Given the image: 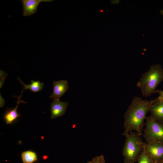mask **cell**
I'll return each mask as SVG.
<instances>
[{"label":"cell","mask_w":163,"mask_h":163,"mask_svg":"<svg viewBox=\"0 0 163 163\" xmlns=\"http://www.w3.org/2000/svg\"><path fill=\"white\" fill-rule=\"evenodd\" d=\"M144 149L154 163H160L163 161V143H145Z\"/></svg>","instance_id":"5b68a950"},{"label":"cell","mask_w":163,"mask_h":163,"mask_svg":"<svg viewBox=\"0 0 163 163\" xmlns=\"http://www.w3.org/2000/svg\"><path fill=\"white\" fill-rule=\"evenodd\" d=\"M137 161L138 163H154L144 149L139 155Z\"/></svg>","instance_id":"4fadbf2b"},{"label":"cell","mask_w":163,"mask_h":163,"mask_svg":"<svg viewBox=\"0 0 163 163\" xmlns=\"http://www.w3.org/2000/svg\"><path fill=\"white\" fill-rule=\"evenodd\" d=\"M86 163H105V160L104 156L101 155L93 158L91 160Z\"/></svg>","instance_id":"5bb4252c"},{"label":"cell","mask_w":163,"mask_h":163,"mask_svg":"<svg viewBox=\"0 0 163 163\" xmlns=\"http://www.w3.org/2000/svg\"><path fill=\"white\" fill-rule=\"evenodd\" d=\"M53 85V91L50 97L54 100H59L69 89L68 82L66 80L54 81Z\"/></svg>","instance_id":"52a82bcc"},{"label":"cell","mask_w":163,"mask_h":163,"mask_svg":"<svg viewBox=\"0 0 163 163\" xmlns=\"http://www.w3.org/2000/svg\"><path fill=\"white\" fill-rule=\"evenodd\" d=\"M0 88L3 86L4 83V79H5L7 74L5 73L4 71L0 70Z\"/></svg>","instance_id":"2e32d148"},{"label":"cell","mask_w":163,"mask_h":163,"mask_svg":"<svg viewBox=\"0 0 163 163\" xmlns=\"http://www.w3.org/2000/svg\"><path fill=\"white\" fill-rule=\"evenodd\" d=\"M18 79L23 86V90L29 89L32 92H37L41 90L43 88L44 84L40 82L39 81H35L31 80V84L29 85H27L24 83L20 80L19 77Z\"/></svg>","instance_id":"8fae6325"},{"label":"cell","mask_w":163,"mask_h":163,"mask_svg":"<svg viewBox=\"0 0 163 163\" xmlns=\"http://www.w3.org/2000/svg\"><path fill=\"white\" fill-rule=\"evenodd\" d=\"M155 92L158 93L159 96L155 100H152L153 101L152 104L163 102V90L157 89Z\"/></svg>","instance_id":"9a60e30c"},{"label":"cell","mask_w":163,"mask_h":163,"mask_svg":"<svg viewBox=\"0 0 163 163\" xmlns=\"http://www.w3.org/2000/svg\"><path fill=\"white\" fill-rule=\"evenodd\" d=\"M143 136L146 143H163V122L156 120L150 116L146 117Z\"/></svg>","instance_id":"277c9868"},{"label":"cell","mask_w":163,"mask_h":163,"mask_svg":"<svg viewBox=\"0 0 163 163\" xmlns=\"http://www.w3.org/2000/svg\"><path fill=\"white\" fill-rule=\"evenodd\" d=\"M152 100H143L135 97L131 102L124 116V131L123 135L127 136L129 133L135 131L139 136L143 134L142 131L145 125L144 120L149 108L152 104Z\"/></svg>","instance_id":"6da1fadb"},{"label":"cell","mask_w":163,"mask_h":163,"mask_svg":"<svg viewBox=\"0 0 163 163\" xmlns=\"http://www.w3.org/2000/svg\"></svg>","instance_id":"d6986e66"},{"label":"cell","mask_w":163,"mask_h":163,"mask_svg":"<svg viewBox=\"0 0 163 163\" xmlns=\"http://www.w3.org/2000/svg\"><path fill=\"white\" fill-rule=\"evenodd\" d=\"M126 137L122 151L124 162L134 163L144 150L145 143L136 132H130Z\"/></svg>","instance_id":"3957f363"},{"label":"cell","mask_w":163,"mask_h":163,"mask_svg":"<svg viewBox=\"0 0 163 163\" xmlns=\"http://www.w3.org/2000/svg\"><path fill=\"white\" fill-rule=\"evenodd\" d=\"M163 81V69L159 64L152 65L143 73L137 86L141 89L143 96L147 97L155 93L158 85Z\"/></svg>","instance_id":"7a4b0ae2"},{"label":"cell","mask_w":163,"mask_h":163,"mask_svg":"<svg viewBox=\"0 0 163 163\" xmlns=\"http://www.w3.org/2000/svg\"><path fill=\"white\" fill-rule=\"evenodd\" d=\"M160 163H163V161L161 162H160Z\"/></svg>","instance_id":"ac0fdd59"},{"label":"cell","mask_w":163,"mask_h":163,"mask_svg":"<svg viewBox=\"0 0 163 163\" xmlns=\"http://www.w3.org/2000/svg\"><path fill=\"white\" fill-rule=\"evenodd\" d=\"M149 111L151 114L150 116L159 121L163 122V102L152 104Z\"/></svg>","instance_id":"30bf717a"},{"label":"cell","mask_w":163,"mask_h":163,"mask_svg":"<svg viewBox=\"0 0 163 163\" xmlns=\"http://www.w3.org/2000/svg\"><path fill=\"white\" fill-rule=\"evenodd\" d=\"M53 0H21L23 8V15L29 16L35 14L39 5L43 2H49Z\"/></svg>","instance_id":"8992f818"},{"label":"cell","mask_w":163,"mask_h":163,"mask_svg":"<svg viewBox=\"0 0 163 163\" xmlns=\"http://www.w3.org/2000/svg\"><path fill=\"white\" fill-rule=\"evenodd\" d=\"M68 105L67 101L62 102L59 100H53L50 106L51 119H53L64 115Z\"/></svg>","instance_id":"ba28073f"},{"label":"cell","mask_w":163,"mask_h":163,"mask_svg":"<svg viewBox=\"0 0 163 163\" xmlns=\"http://www.w3.org/2000/svg\"><path fill=\"white\" fill-rule=\"evenodd\" d=\"M24 90L21 92V94L19 97H16L18 98L17 105L13 109H8L5 112L4 118L7 124H9L13 123L19 117L20 114L18 113L17 110L18 105L20 103H26L24 101L21 100V97Z\"/></svg>","instance_id":"9c48e42d"},{"label":"cell","mask_w":163,"mask_h":163,"mask_svg":"<svg viewBox=\"0 0 163 163\" xmlns=\"http://www.w3.org/2000/svg\"><path fill=\"white\" fill-rule=\"evenodd\" d=\"M0 107H3L4 105L5 100L2 98L0 94Z\"/></svg>","instance_id":"e0dca14e"},{"label":"cell","mask_w":163,"mask_h":163,"mask_svg":"<svg viewBox=\"0 0 163 163\" xmlns=\"http://www.w3.org/2000/svg\"><path fill=\"white\" fill-rule=\"evenodd\" d=\"M23 163H34L37 160V156L34 152L28 150L23 152L21 154Z\"/></svg>","instance_id":"7c38bea8"}]
</instances>
